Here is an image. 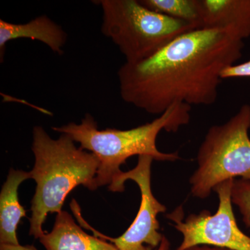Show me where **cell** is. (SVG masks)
<instances>
[{
  "instance_id": "obj_3",
  "label": "cell",
  "mask_w": 250,
  "mask_h": 250,
  "mask_svg": "<svg viewBox=\"0 0 250 250\" xmlns=\"http://www.w3.org/2000/svg\"><path fill=\"white\" fill-rule=\"evenodd\" d=\"M191 106L174 103L151 123L127 130L98 129L97 122L86 113L80 124L70 123L52 129L68 135L80 147L93 153L100 161L95 179V188L108 185L123 171L121 166L131 156L148 155L154 160L175 161L180 159L178 153H164L158 149L156 139L162 130L177 132L188 124Z\"/></svg>"
},
{
  "instance_id": "obj_4",
  "label": "cell",
  "mask_w": 250,
  "mask_h": 250,
  "mask_svg": "<svg viewBox=\"0 0 250 250\" xmlns=\"http://www.w3.org/2000/svg\"><path fill=\"white\" fill-rule=\"evenodd\" d=\"M102 33L111 39L126 62L148 58L176 38L195 30L188 23L148 9L137 0H98Z\"/></svg>"
},
{
  "instance_id": "obj_2",
  "label": "cell",
  "mask_w": 250,
  "mask_h": 250,
  "mask_svg": "<svg viewBox=\"0 0 250 250\" xmlns=\"http://www.w3.org/2000/svg\"><path fill=\"white\" fill-rule=\"evenodd\" d=\"M31 150L35 163L30 171L36 191L31 202L29 235L40 238L48 213H59L74 188L82 185L96 190L95 179L100 161L93 153L77 147L68 135L53 139L41 126L33 129Z\"/></svg>"
},
{
  "instance_id": "obj_5",
  "label": "cell",
  "mask_w": 250,
  "mask_h": 250,
  "mask_svg": "<svg viewBox=\"0 0 250 250\" xmlns=\"http://www.w3.org/2000/svg\"><path fill=\"white\" fill-rule=\"evenodd\" d=\"M250 106L245 104L223 125L205 135L189 184L192 196L207 199L218 184L236 177L250 181Z\"/></svg>"
},
{
  "instance_id": "obj_12",
  "label": "cell",
  "mask_w": 250,
  "mask_h": 250,
  "mask_svg": "<svg viewBox=\"0 0 250 250\" xmlns=\"http://www.w3.org/2000/svg\"><path fill=\"white\" fill-rule=\"evenodd\" d=\"M148 9L191 24L195 29L202 28L200 0H140Z\"/></svg>"
},
{
  "instance_id": "obj_16",
  "label": "cell",
  "mask_w": 250,
  "mask_h": 250,
  "mask_svg": "<svg viewBox=\"0 0 250 250\" xmlns=\"http://www.w3.org/2000/svg\"><path fill=\"white\" fill-rule=\"evenodd\" d=\"M146 250H170V243L169 240L165 236H164L162 241L161 242V244L157 248L152 249V248L147 247Z\"/></svg>"
},
{
  "instance_id": "obj_9",
  "label": "cell",
  "mask_w": 250,
  "mask_h": 250,
  "mask_svg": "<svg viewBox=\"0 0 250 250\" xmlns=\"http://www.w3.org/2000/svg\"><path fill=\"white\" fill-rule=\"evenodd\" d=\"M18 39H28L43 42L52 52L63 54L62 47L67 42L66 32L46 15L24 24H16L0 20V54L4 59L6 45Z\"/></svg>"
},
{
  "instance_id": "obj_7",
  "label": "cell",
  "mask_w": 250,
  "mask_h": 250,
  "mask_svg": "<svg viewBox=\"0 0 250 250\" xmlns=\"http://www.w3.org/2000/svg\"><path fill=\"white\" fill-rule=\"evenodd\" d=\"M233 181H225L213 189L219 200L218 210L214 214L203 210L188 215L184 220L183 207L181 205L167 215L173 222L172 226L183 237L175 250H187L199 246L250 250V237L241 231L233 213L231 197Z\"/></svg>"
},
{
  "instance_id": "obj_11",
  "label": "cell",
  "mask_w": 250,
  "mask_h": 250,
  "mask_svg": "<svg viewBox=\"0 0 250 250\" xmlns=\"http://www.w3.org/2000/svg\"><path fill=\"white\" fill-rule=\"evenodd\" d=\"M31 179L30 172L11 169L0 193V244L19 245L17 228L26 210L18 198L20 185Z\"/></svg>"
},
{
  "instance_id": "obj_10",
  "label": "cell",
  "mask_w": 250,
  "mask_h": 250,
  "mask_svg": "<svg viewBox=\"0 0 250 250\" xmlns=\"http://www.w3.org/2000/svg\"><path fill=\"white\" fill-rule=\"evenodd\" d=\"M46 250H119L113 243L82 230L70 213H57L51 232L39 238Z\"/></svg>"
},
{
  "instance_id": "obj_13",
  "label": "cell",
  "mask_w": 250,
  "mask_h": 250,
  "mask_svg": "<svg viewBox=\"0 0 250 250\" xmlns=\"http://www.w3.org/2000/svg\"><path fill=\"white\" fill-rule=\"evenodd\" d=\"M231 197L232 204L239 209L243 223L250 228V181L234 179Z\"/></svg>"
},
{
  "instance_id": "obj_15",
  "label": "cell",
  "mask_w": 250,
  "mask_h": 250,
  "mask_svg": "<svg viewBox=\"0 0 250 250\" xmlns=\"http://www.w3.org/2000/svg\"><path fill=\"white\" fill-rule=\"evenodd\" d=\"M0 250H38L33 246H21V245L0 244Z\"/></svg>"
},
{
  "instance_id": "obj_14",
  "label": "cell",
  "mask_w": 250,
  "mask_h": 250,
  "mask_svg": "<svg viewBox=\"0 0 250 250\" xmlns=\"http://www.w3.org/2000/svg\"><path fill=\"white\" fill-rule=\"evenodd\" d=\"M238 77H250V60L248 62L231 65L225 68L221 73L222 80Z\"/></svg>"
},
{
  "instance_id": "obj_17",
  "label": "cell",
  "mask_w": 250,
  "mask_h": 250,
  "mask_svg": "<svg viewBox=\"0 0 250 250\" xmlns=\"http://www.w3.org/2000/svg\"><path fill=\"white\" fill-rule=\"evenodd\" d=\"M187 250H230L225 248H217V247L208 246H199L193 247Z\"/></svg>"
},
{
  "instance_id": "obj_8",
  "label": "cell",
  "mask_w": 250,
  "mask_h": 250,
  "mask_svg": "<svg viewBox=\"0 0 250 250\" xmlns=\"http://www.w3.org/2000/svg\"><path fill=\"white\" fill-rule=\"evenodd\" d=\"M201 29L228 31L243 41L250 36V0H200Z\"/></svg>"
},
{
  "instance_id": "obj_6",
  "label": "cell",
  "mask_w": 250,
  "mask_h": 250,
  "mask_svg": "<svg viewBox=\"0 0 250 250\" xmlns=\"http://www.w3.org/2000/svg\"><path fill=\"white\" fill-rule=\"evenodd\" d=\"M154 159L152 156H139L137 165L132 170L122 172L108 186L112 192H124L125 183L132 180L139 186L141 201L139 212L129 228L118 238L106 236L97 231L85 221L82 215L80 205L72 200L70 208L82 228L93 233L94 236L113 243L119 250H146L147 247L155 249L161 244L164 235L159 232V213L167 210L165 205L156 200L151 188V167Z\"/></svg>"
},
{
  "instance_id": "obj_1",
  "label": "cell",
  "mask_w": 250,
  "mask_h": 250,
  "mask_svg": "<svg viewBox=\"0 0 250 250\" xmlns=\"http://www.w3.org/2000/svg\"><path fill=\"white\" fill-rule=\"evenodd\" d=\"M243 47L228 31H188L147 59L125 62L118 72L121 98L159 116L174 103L210 106L218 99L222 72L241 58Z\"/></svg>"
}]
</instances>
